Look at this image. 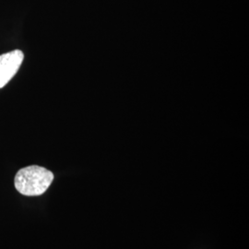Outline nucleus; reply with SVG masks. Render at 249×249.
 Masks as SVG:
<instances>
[{
    "label": "nucleus",
    "instance_id": "f257e3e1",
    "mask_svg": "<svg viewBox=\"0 0 249 249\" xmlns=\"http://www.w3.org/2000/svg\"><path fill=\"white\" fill-rule=\"evenodd\" d=\"M53 180V174L51 171L32 165L18 171L14 184L18 192L24 196H40L48 189Z\"/></svg>",
    "mask_w": 249,
    "mask_h": 249
},
{
    "label": "nucleus",
    "instance_id": "f03ea898",
    "mask_svg": "<svg viewBox=\"0 0 249 249\" xmlns=\"http://www.w3.org/2000/svg\"><path fill=\"white\" fill-rule=\"evenodd\" d=\"M24 59L20 50H14L0 54V89L5 87L16 75Z\"/></svg>",
    "mask_w": 249,
    "mask_h": 249
}]
</instances>
